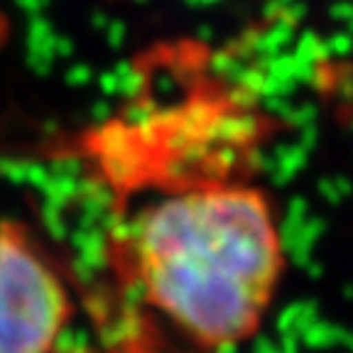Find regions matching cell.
Masks as SVG:
<instances>
[{
  "label": "cell",
  "instance_id": "1",
  "mask_svg": "<svg viewBox=\"0 0 353 353\" xmlns=\"http://www.w3.org/2000/svg\"><path fill=\"white\" fill-rule=\"evenodd\" d=\"M118 255L143 302L204 348L263 329L287 265L270 196L236 176L162 187L121 223Z\"/></svg>",
  "mask_w": 353,
  "mask_h": 353
},
{
  "label": "cell",
  "instance_id": "2",
  "mask_svg": "<svg viewBox=\"0 0 353 353\" xmlns=\"http://www.w3.org/2000/svg\"><path fill=\"white\" fill-rule=\"evenodd\" d=\"M74 297L39 238L0 219V353H57Z\"/></svg>",
  "mask_w": 353,
  "mask_h": 353
}]
</instances>
